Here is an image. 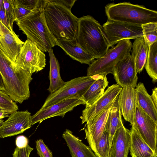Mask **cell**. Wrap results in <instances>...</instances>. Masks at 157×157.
Wrapping results in <instances>:
<instances>
[{"instance_id": "cell-26", "label": "cell", "mask_w": 157, "mask_h": 157, "mask_svg": "<svg viewBox=\"0 0 157 157\" xmlns=\"http://www.w3.org/2000/svg\"><path fill=\"white\" fill-rule=\"evenodd\" d=\"M121 116L118 95L110 109L105 129L109 134L111 147L116 131L123 123Z\"/></svg>"}, {"instance_id": "cell-16", "label": "cell", "mask_w": 157, "mask_h": 157, "mask_svg": "<svg viewBox=\"0 0 157 157\" xmlns=\"http://www.w3.org/2000/svg\"><path fill=\"white\" fill-rule=\"evenodd\" d=\"M119 99L121 115L126 121L134 127L137 101L135 87L132 86L122 87L119 95Z\"/></svg>"}, {"instance_id": "cell-32", "label": "cell", "mask_w": 157, "mask_h": 157, "mask_svg": "<svg viewBox=\"0 0 157 157\" xmlns=\"http://www.w3.org/2000/svg\"><path fill=\"white\" fill-rule=\"evenodd\" d=\"M13 2L15 12L16 22L28 15L36 8L41 6L44 5V4L43 5L33 9H31L21 4L18 2L17 0H13Z\"/></svg>"}, {"instance_id": "cell-25", "label": "cell", "mask_w": 157, "mask_h": 157, "mask_svg": "<svg viewBox=\"0 0 157 157\" xmlns=\"http://www.w3.org/2000/svg\"><path fill=\"white\" fill-rule=\"evenodd\" d=\"M48 52L50 59L49 75L50 84L48 90L50 94H52L60 88L65 84V82L61 77L59 64L54 54L53 49H51Z\"/></svg>"}, {"instance_id": "cell-21", "label": "cell", "mask_w": 157, "mask_h": 157, "mask_svg": "<svg viewBox=\"0 0 157 157\" xmlns=\"http://www.w3.org/2000/svg\"><path fill=\"white\" fill-rule=\"evenodd\" d=\"M62 137L65 140L72 157H97L91 148L84 144L72 132L67 129Z\"/></svg>"}, {"instance_id": "cell-18", "label": "cell", "mask_w": 157, "mask_h": 157, "mask_svg": "<svg viewBox=\"0 0 157 157\" xmlns=\"http://www.w3.org/2000/svg\"><path fill=\"white\" fill-rule=\"evenodd\" d=\"M136 91L137 101L141 108L155 122H157V89H152L150 95L144 84L140 82L137 84Z\"/></svg>"}, {"instance_id": "cell-19", "label": "cell", "mask_w": 157, "mask_h": 157, "mask_svg": "<svg viewBox=\"0 0 157 157\" xmlns=\"http://www.w3.org/2000/svg\"><path fill=\"white\" fill-rule=\"evenodd\" d=\"M130 143V131L122 123L113 137L109 157H128Z\"/></svg>"}, {"instance_id": "cell-12", "label": "cell", "mask_w": 157, "mask_h": 157, "mask_svg": "<svg viewBox=\"0 0 157 157\" xmlns=\"http://www.w3.org/2000/svg\"><path fill=\"white\" fill-rule=\"evenodd\" d=\"M31 113L28 111H15L0 126V137L4 138L22 133L31 127Z\"/></svg>"}, {"instance_id": "cell-20", "label": "cell", "mask_w": 157, "mask_h": 157, "mask_svg": "<svg viewBox=\"0 0 157 157\" xmlns=\"http://www.w3.org/2000/svg\"><path fill=\"white\" fill-rule=\"evenodd\" d=\"M56 45L61 47L73 59L82 64L90 65L94 60V59L79 44L76 38L57 40Z\"/></svg>"}, {"instance_id": "cell-33", "label": "cell", "mask_w": 157, "mask_h": 157, "mask_svg": "<svg viewBox=\"0 0 157 157\" xmlns=\"http://www.w3.org/2000/svg\"><path fill=\"white\" fill-rule=\"evenodd\" d=\"M36 144L37 154L40 157H53L52 152L42 139L37 140L36 141Z\"/></svg>"}, {"instance_id": "cell-31", "label": "cell", "mask_w": 157, "mask_h": 157, "mask_svg": "<svg viewBox=\"0 0 157 157\" xmlns=\"http://www.w3.org/2000/svg\"><path fill=\"white\" fill-rule=\"evenodd\" d=\"M3 3L7 18L10 27L13 29V22L16 21L13 0H3Z\"/></svg>"}, {"instance_id": "cell-29", "label": "cell", "mask_w": 157, "mask_h": 157, "mask_svg": "<svg viewBox=\"0 0 157 157\" xmlns=\"http://www.w3.org/2000/svg\"><path fill=\"white\" fill-rule=\"evenodd\" d=\"M144 37L149 46L157 41V22H151L141 25Z\"/></svg>"}, {"instance_id": "cell-1", "label": "cell", "mask_w": 157, "mask_h": 157, "mask_svg": "<svg viewBox=\"0 0 157 157\" xmlns=\"http://www.w3.org/2000/svg\"><path fill=\"white\" fill-rule=\"evenodd\" d=\"M44 10L48 27L56 40L76 38L78 18L72 14L71 9L57 0H45Z\"/></svg>"}, {"instance_id": "cell-4", "label": "cell", "mask_w": 157, "mask_h": 157, "mask_svg": "<svg viewBox=\"0 0 157 157\" xmlns=\"http://www.w3.org/2000/svg\"><path fill=\"white\" fill-rule=\"evenodd\" d=\"M44 6L36 8L16 21L19 29L23 32L27 39L34 43L43 52H48L56 45L57 41L47 25Z\"/></svg>"}, {"instance_id": "cell-42", "label": "cell", "mask_w": 157, "mask_h": 157, "mask_svg": "<svg viewBox=\"0 0 157 157\" xmlns=\"http://www.w3.org/2000/svg\"><path fill=\"white\" fill-rule=\"evenodd\" d=\"M1 109H2L0 108V110H1Z\"/></svg>"}, {"instance_id": "cell-11", "label": "cell", "mask_w": 157, "mask_h": 157, "mask_svg": "<svg viewBox=\"0 0 157 157\" xmlns=\"http://www.w3.org/2000/svg\"><path fill=\"white\" fill-rule=\"evenodd\" d=\"M122 87L117 84L109 86L103 94L91 105L86 107L80 118L82 124L89 123L97 117L119 95Z\"/></svg>"}, {"instance_id": "cell-3", "label": "cell", "mask_w": 157, "mask_h": 157, "mask_svg": "<svg viewBox=\"0 0 157 157\" xmlns=\"http://www.w3.org/2000/svg\"><path fill=\"white\" fill-rule=\"evenodd\" d=\"M0 73L6 92L13 101L21 103L30 96L32 75L15 67L0 47Z\"/></svg>"}, {"instance_id": "cell-27", "label": "cell", "mask_w": 157, "mask_h": 157, "mask_svg": "<svg viewBox=\"0 0 157 157\" xmlns=\"http://www.w3.org/2000/svg\"><path fill=\"white\" fill-rule=\"evenodd\" d=\"M147 72L154 82L157 81V41L149 46L145 64Z\"/></svg>"}, {"instance_id": "cell-41", "label": "cell", "mask_w": 157, "mask_h": 157, "mask_svg": "<svg viewBox=\"0 0 157 157\" xmlns=\"http://www.w3.org/2000/svg\"><path fill=\"white\" fill-rule=\"evenodd\" d=\"M4 121L2 119H0V126L2 125Z\"/></svg>"}, {"instance_id": "cell-36", "label": "cell", "mask_w": 157, "mask_h": 157, "mask_svg": "<svg viewBox=\"0 0 157 157\" xmlns=\"http://www.w3.org/2000/svg\"><path fill=\"white\" fill-rule=\"evenodd\" d=\"M28 140L25 136L20 135L18 136L16 139L17 147L19 148H23L28 144Z\"/></svg>"}, {"instance_id": "cell-23", "label": "cell", "mask_w": 157, "mask_h": 157, "mask_svg": "<svg viewBox=\"0 0 157 157\" xmlns=\"http://www.w3.org/2000/svg\"><path fill=\"white\" fill-rule=\"evenodd\" d=\"M149 47L144 36L136 38L132 44L131 55L135 63L137 74L140 73L145 66Z\"/></svg>"}, {"instance_id": "cell-22", "label": "cell", "mask_w": 157, "mask_h": 157, "mask_svg": "<svg viewBox=\"0 0 157 157\" xmlns=\"http://www.w3.org/2000/svg\"><path fill=\"white\" fill-rule=\"evenodd\" d=\"M130 131V149L132 157H157L155 152L145 142L134 127Z\"/></svg>"}, {"instance_id": "cell-13", "label": "cell", "mask_w": 157, "mask_h": 157, "mask_svg": "<svg viewBox=\"0 0 157 157\" xmlns=\"http://www.w3.org/2000/svg\"><path fill=\"white\" fill-rule=\"evenodd\" d=\"M85 104L81 99L72 98L64 100L56 104L40 109L31 117V126L44 120L56 116L64 117L68 112L80 105Z\"/></svg>"}, {"instance_id": "cell-37", "label": "cell", "mask_w": 157, "mask_h": 157, "mask_svg": "<svg viewBox=\"0 0 157 157\" xmlns=\"http://www.w3.org/2000/svg\"><path fill=\"white\" fill-rule=\"evenodd\" d=\"M59 2L71 9V8L74 5L76 0H57Z\"/></svg>"}, {"instance_id": "cell-39", "label": "cell", "mask_w": 157, "mask_h": 157, "mask_svg": "<svg viewBox=\"0 0 157 157\" xmlns=\"http://www.w3.org/2000/svg\"><path fill=\"white\" fill-rule=\"evenodd\" d=\"M0 90L5 92V89L2 75L0 73Z\"/></svg>"}, {"instance_id": "cell-6", "label": "cell", "mask_w": 157, "mask_h": 157, "mask_svg": "<svg viewBox=\"0 0 157 157\" xmlns=\"http://www.w3.org/2000/svg\"><path fill=\"white\" fill-rule=\"evenodd\" d=\"M132 44L130 39L119 41L101 57L93 61L87 70V76L112 74L116 65L130 54Z\"/></svg>"}, {"instance_id": "cell-24", "label": "cell", "mask_w": 157, "mask_h": 157, "mask_svg": "<svg viewBox=\"0 0 157 157\" xmlns=\"http://www.w3.org/2000/svg\"><path fill=\"white\" fill-rule=\"evenodd\" d=\"M108 84L106 75H100L81 98L85 102L86 107L91 105L103 94Z\"/></svg>"}, {"instance_id": "cell-40", "label": "cell", "mask_w": 157, "mask_h": 157, "mask_svg": "<svg viewBox=\"0 0 157 157\" xmlns=\"http://www.w3.org/2000/svg\"><path fill=\"white\" fill-rule=\"evenodd\" d=\"M3 5V0H0V9Z\"/></svg>"}, {"instance_id": "cell-14", "label": "cell", "mask_w": 157, "mask_h": 157, "mask_svg": "<svg viewBox=\"0 0 157 157\" xmlns=\"http://www.w3.org/2000/svg\"><path fill=\"white\" fill-rule=\"evenodd\" d=\"M112 74L117 84L121 87H136L138 80L133 58L131 54L119 61L115 66Z\"/></svg>"}, {"instance_id": "cell-9", "label": "cell", "mask_w": 157, "mask_h": 157, "mask_svg": "<svg viewBox=\"0 0 157 157\" xmlns=\"http://www.w3.org/2000/svg\"><path fill=\"white\" fill-rule=\"evenodd\" d=\"M102 27L110 47L122 40L144 36L141 25L107 20Z\"/></svg>"}, {"instance_id": "cell-5", "label": "cell", "mask_w": 157, "mask_h": 157, "mask_svg": "<svg viewBox=\"0 0 157 157\" xmlns=\"http://www.w3.org/2000/svg\"><path fill=\"white\" fill-rule=\"evenodd\" d=\"M105 10L109 20L140 25L157 22V11L129 2L108 4Z\"/></svg>"}, {"instance_id": "cell-15", "label": "cell", "mask_w": 157, "mask_h": 157, "mask_svg": "<svg viewBox=\"0 0 157 157\" xmlns=\"http://www.w3.org/2000/svg\"><path fill=\"white\" fill-rule=\"evenodd\" d=\"M24 43L13 31L9 29L0 21V47L14 66Z\"/></svg>"}, {"instance_id": "cell-35", "label": "cell", "mask_w": 157, "mask_h": 157, "mask_svg": "<svg viewBox=\"0 0 157 157\" xmlns=\"http://www.w3.org/2000/svg\"><path fill=\"white\" fill-rule=\"evenodd\" d=\"M0 21L9 29L13 31L10 27L7 18L3 5L0 9Z\"/></svg>"}, {"instance_id": "cell-28", "label": "cell", "mask_w": 157, "mask_h": 157, "mask_svg": "<svg viewBox=\"0 0 157 157\" xmlns=\"http://www.w3.org/2000/svg\"><path fill=\"white\" fill-rule=\"evenodd\" d=\"M110 148L109 135L105 130L96 144L93 152L97 157H109Z\"/></svg>"}, {"instance_id": "cell-2", "label": "cell", "mask_w": 157, "mask_h": 157, "mask_svg": "<svg viewBox=\"0 0 157 157\" xmlns=\"http://www.w3.org/2000/svg\"><path fill=\"white\" fill-rule=\"evenodd\" d=\"M76 39L81 47L94 59L102 56L110 47L102 26L90 15L78 18Z\"/></svg>"}, {"instance_id": "cell-10", "label": "cell", "mask_w": 157, "mask_h": 157, "mask_svg": "<svg viewBox=\"0 0 157 157\" xmlns=\"http://www.w3.org/2000/svg\"><path fill=\"white\" fill-rule=\"evenodd\" d=\"M135 117L134 128L145 142L157 153V122L143 110L137 100Z\"/></svg>"}, {"instance_id": "cell-43", "label": "cell", "mask_w": 157, "mask_h": 157, "mask_svg": "<svg viewBox=\"0 0 157 157\" xmlns=\"http://www.w3.org/2000/svg\"><path fill=\"white\" fill-rule=\"evenodd\" d=\"M0 138H1V137H0Z\"/></svg>"}, {"instance_id": "cell-17", "label": "cell", "mask_w": 157, "mask_h": 157, "mask_svg": "<svg viewBox=\"0 0 157 157\" xmlns=\"http://www.w3.org/2000/svg\"><path fill=\"white\" fill-rule=\"evenodd\" d=\"M115 100L107 106L95 119L91 122L86 123L84 129L85 138L93 151L96 144L105 130L110 110Z\"/></svg>"}, {"instance_id": "cell-34", "label": "cell", "mask_w": 157, "mask_h": 157, "mask_svg": "<svg viewBox=\"0 0 157 157\" xmlns=\"http://www.w3.org/2000/svg\"><path fill=\"white\" fill-rule=\"evenodd\" d=\"M33 148L28 144L23 148H19L16 147L13 154V157H29L30 155Z\"/></svg>"}, {"instance_id": "cell-7", "label": "cell", "mask_w": 157, "mask_h": 157, "mask_svg": "<svg viewBox=\"0 0 157 157\" xmlns=\"http://www.w3.org/2000/svg\"><path fill=\"white\" fill-rule=\"evenodd\" d=\"M100 75L81 76L65 82L60 88L48 96L40 109L70 99H81Z\"/></svg>"}, {"instance_id": "cell-38", "label": "cell", "mask_w": 157, "mask_h": 157, "mask_svg": "<svg viewBox=\"0 0 157 157\" xmlns=\"http://www.w3.org/2000/svg\"><path fill=\"white\" fill-rule=\"evenodd\" d=\"M10 114V113L5 110L2 109L0 110V119H2L5 117H8Z\"/></svg>"}, {"instance_id": "cell-8", "label": "cell", "mask_w": 157, "mask_h": 157, "mask_svg": "<svg viewBox=\"0 0 157 157\" xmlns=\"http://www.w3.org/2000/svg\"><path fill=\"white\" fill-rule=\"evenodd\" d=\"M45 56L44 52L34 43L27 39L20 50L14 66L32 74L45 67Z\"/></svg>"}, {"instance_id": "cell-30", "label": "cell", "mask_w": 157, "mask_h": 157, "mask_svg": "<svg viewBox=\"0 0 157 157\" xmlns=\"http://www.w3.org/2000/svg\"><path fill=\"white\" fill-rule=\"evenodd\" d=\"M0 108L11 113L18 109V106L5 92L0 90Z\"/></svg>"}]
</instances>
